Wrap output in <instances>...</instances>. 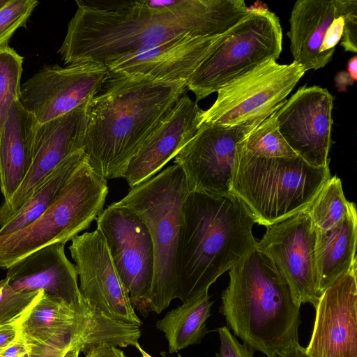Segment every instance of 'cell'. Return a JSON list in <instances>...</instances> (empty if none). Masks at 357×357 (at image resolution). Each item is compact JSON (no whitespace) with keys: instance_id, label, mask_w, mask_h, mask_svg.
<instances>
[{"instance_id":"cell-44","label":"cell","mask_w":357,"mask_h":357,"mask_svg":"<svg viewBox=\"0 0 357 357\" xmlns=\"http://www.w3.org/2000/svg\"><path fill=\"white\" fill-rule=\"evenodd\" d=\"M305 357H307V356H305Z\"/></svg>"},{"instance_id":"cell-23","label":"cell","mask_w":357,"mask_h":357,"mask_svg":"<svg viewBox=\"0 0 357 357\" xmlns=\"http://www.w3.org/2000/svg\"><path fill=\"white\" fill-rule=\"evenodd\" d=\"M357 213L349 204L347 213L333 227L316 229L315 269L320 295L337 279L357 264Z\"/></svg>"},{"instance_id":"cell-26","label":"cell","mask_w":357,"mask_h":357,"mask_svg":"<svg viewBox=\"0 0 357 357\" xmlns=\"http://www.w3.org/2000/svg\"><path fill=\"white\" fill-rule=\"evenodd\" d=\"M350 202L343 192L341 180L330 177L306 209L318 230H327L336 225L347 213Z\"/></svg>"},{"instance_id":"cell-32","label":"cell","mask_w":357,"mask_h":357,"mask_svg":"<svg viewBox=\"0 0 357 357\" xmlns=\"http://www.w3.org/2000/svg\"><path fill=\"white\" fill-rule=\"evenodd\" d=\"M28 344L30 357H79V353L82 352L81 346L77 343H71L63 347Z\"/></svg>"},{"instance_id":"cell-24","label":"cell","mask_w":357,"mask_h":357,"mask_svg":"<svg viewBox=\"0 0 357 357\" xmlns=\"http://www.w3.org/2000/svg\"><path fill=\"white\" fill-rule=\"evenodd\" d=\"M212 305L206 291L182 303L156 322V327L165 334L170 354L202 342L208 333L206 322Z\"/></svg>"},{"instance_id":"cell-12","label":"cell","mask_w":357,"mask_h":357,"mask_svg":"<svg viewBox=\"0 0 357 357\" xmlns=\"http://www.w3.org/2000/svg\"><path fill=\"white\" fill-rule=\"evenodd\" d=\"M108 77L107 67L96 62L46 65L20 86L19 101L44 123L96 96Z\"/></svg>"},{"instance_id":"cell-6","label":"cell","mask_w":357,"mask_h":357,"mask_svg":"<svg viewBox=\"0 0 357 357\" xmlns=\"http://www.w3.org/2000/svg\"><path fill=\"white\" fill-rule=\"evenodd\" d=\"M189 192L181 168L174 164L129 190L112 203L138 215L152 239L155 268L149 312L161 313L176 298V264L182 210Z\"/></svg>"},{"instance_id":"cell-30","label":"cell","mask_w":357,"mask_h":357,"mask_svg":"<svg viewBox=\"0 0 357 357\" xmlns=\"http://www.w3.org/2000/svg\"><path fill=\"white\" fill-rule=\"evenodd\" d=\"M39 2L36 0H10L0 10V48L8 45L17 29L26 24Z\"/></svg>"},{"instance_id":"cell-40","label":"cell","mask_w":357,"mask_h":357,"mask_svg":"<svg viewBox=\"0 0 357 357\" xmlns=\"http://www.w3.org/2000/svg\"><path fill=\"white\" fill-rule=\"evenodd\" d=\"M347 71L356 82L357 79V56L356 55L349 60Z\"/></svg>"},{"instance_id":"cell-25","label":"cell","mask_w":357,"mask_h":357,"mask_svg":"<svg viewBox=\"0 0 357 357\" xmlns=\"http://www.w3.org/2000/svg\"><path fill=\"white\" fill-rule=\"evenodd\" d=\"M86 159L82 150L63 160L22 207L0 227V237L13 234L38 218L54 201Z\"/></svg>"},{"instance_id":"cell-31","label":"cell","mask_w":357,"mask_h":357,"mask_svg":"<svg viewBox=\"0 0 357 357\" xmlns=\"http://www.w3.org/2000/svg\"><path fill=\"white\" fill-rule=\"evenodd\" d=\"M217 331L220 346L215 357H254L255 350L243 342L240 343L227 326L220 327Z\"/></svg>"},{"instance_id":"cell-29","label":"cell","mask_w":357,"mask_h":357,"mask_svg":"<svg viewBox=\"0 0 357 357\" xmlns=\"http://www.w3.org/2000/svg\"><path fill=\"white\" fill-rule=\"evenodd\" d=\"M43 294V291L20 292L13 289L6 278L0 280V324L26 314Z\"/></svg>"},{"instance_id":"cell-7","label":"cell","mask_w":357,"mask_h":357,"mask_svg":"<svg viewBox=\"0 0 357 357\" xmlns=\"http://www.w3.org/2000/svg\"><path fill=\"white\" fill-rule=\"evenodd\" d=\"M107 193V180L91 169L86 159L38 218L0 237V268L7 269L51 244L66 243L89 228L102 211Z\"/></svg>"},{"instance_id":"cell-11","label":"cell","mask_w":357,"mask_h":357,"mask_svg":"<svg viewBox=\"0 0 357 357\" xmlns=\"http://www.w3.org/2000/svg\"><path fill=\"white\" fill-rule=\"evenodd\" d=\"M316 228L307 210L266 226L256 249L275 264L295 302L315 307L320 297L315 269Z\"/></svg>"},{"instance_id":"cell-19","label":"cell","mask_w":357,"mask_h":357,"mask_svg":"<svg viewBox=\"0 0 357 357\" xmlns=\"http://www.w3.org/2000/svg\"><path fill=\"white\" fill-rule=\"evenodd\" d=\"M65 244L53 243L23 257L6 269V278L17 291H42L80 312H90L96 308L82 296L75 266L66 255Z\"/></svg>"},{"instance_id":"cell-41","label":"cell","mask_w":357,"mask_h":357,"mask_svg":"<svg viewBox=\"0 0 357 357\" xmlns=\"http://www.w3.org/2000/svg\"><path fill=\"white\" fill-rule=\"evenodd\" d=\"M135 347L139 351V352L142 354V357H152L150 354H149L147 352H146L139 345L138 343Z\"/></svg>"},{"instance_id":"cell-34","label":"cell","mask_w":357,"mask_h":357,"mask_svg":"<svg viewBox=\"0 0 357 357\" xmlns=\"http://www.w3.org/2000/svg\"><path fill=\"white\" fill-rule=\"evenodd\" d=\"M344 15H337L328 29L320 48V53L330 59L335 52V46L342 37Z\"/></svg>"},{"instance_id":"cell-27","label":"cell","mask_w":357,"mask_h":357,"mask_svg":"<svg viewBox=\"0 0 357 357\" xmlns=\"http://www.w3.org/2000/svg\"><path fill=\"white\" fill-rule=\"evenodd\" d=\"M249 153L261 158L298 156L279 131L275 112L254 127L239 142Z\"/></svg>"},{"instance_id":"cell-21","label":"cell","mask_w":357,"mask_h":357,"mask_svg":"<svg viewBox=\"0 0 357 357\" xmlns=\"http://www.w3.org/2000/svg\"><path fill=\"white\" fill-rule=\"evenodd\" d=\"M355 0H298L289 18L290 51L305 71L325 67L331 59L320 53L333 20L345 15Z\"/></svg>"},{"instance_id":"cell-37","label":"cell","mask_w":357,"mask_h":357,"mask_svg":"<svg viewBox=\"0 0 357 357\" xmlns=\"http://www.w3.org/2000/svg\"><path fill=\"white\" fill-rule=\"evenodd\" d=\"M29 349V344L20 331L17 337L10 344L0 350V357H19Z\"/></svg>"},{"instance_id":"cell-13","label":"cell","mask_w":357,"mask_h":357,"mask_svg":"<svg viewBox=\"0 0 357 357\" xmlns=\"http://www.w3.org/2000/svg\"><path fill=\"white\" fill-rule=\"evenodd\" d=\"M258 124L199 125L195 136L174 158L184 173L189 192L229 194L236 145Z\"/></svg>"},{"instance_id":"cell-2","label":"cell","mask_w":357,"mask_h":357,"mask_svg":"<svg viewBox=\"0 0 357 357\" xmlns=\"http://www.w3.org/2000/svg\"><path fill=\"white\" fill-rule=\"evenodd\" d=\"M105 90L90 99L83 152L103 178H123L131 159L187 89L184 82H160L109 73Z\"/></svg>"},{"instance_id":"cell-43","label":"cell","mask_w":357,"mask_h":357,"mask_svg":"<svg viewBox=\"0 0 357 357\" xmlns=\"http://www.w3.org/2000/svg\"><path fill=\"white\" fill-rule=\"evenodd\" d=\"M19 357H30L29 349L21 354Z\"/></svg>"},{"instance_id":"cell-4","label":"cell","mask_w":357,"mask_h":357,"mask_svg":"<svg viewBox=\"0 0 357 357\" xmlns=\"http://www.w3.org/2000/svg\"><path fill=\"white\" fill-rule=\"evenodd\" d=\"M229 275L220 312L235 336L267 357L298 343L301 306L268 257L255 249Z\"/></svg>"},{"instance_id":"cell-14","label":"cell","mask_w":357,"mask_h":357,"mask_svg":"<svg viewBox=\"0 0 357 357\" xmlns=\"http://www.w3.org/2000/svg\"><path fill=\"white\" fill-rule=\"evenodd\" d=\"M70 241L68 248L83 298L112 319L141 326L142 322L135 313L100 231L84 232Z\"/></svg>"},{"instance_id":"cell-18","label":"cell","mask_w":357,"mask_h":357,"mask_svg":"<svg viewBox=\"0 0 357 357\" xmlns=\"http://www.w3.org/2000/svg\"><path fill=\"white\" fill-rule=\"evenodd\" d=\"M222 34L175 38L124 55L109 61L105 66L111 75L187 84L218 45Z\"/></svg>"},{"instance_id":"cell-16","label":"cell","mask_w":357,"mask_h":357,"mask_svg":"<svg viewBox=\"0 0 357 357\" xmlns=\"http://www.w3.org/2000/svg\"><path fill=\"white\" fill-rule=\"evenodd\" d=\"M333 107V97L326 89L303 86L275 111L282 136L314 167L328 165Z\"/></svg>"},{"instance_id":"cell-10","label":"cell","mask_w":357,"mask_h":357,"mask_svg":"<svg viewBox=\"0 0 357 357\" xmlns=\"http://www.w3.org/2000/svg\"><path fill=\"white\" fill-rule=\"evenodd\" d=\"M96 225L132 306L147 313L155 268L148 227L135 213L113 204L99 214Z\"/></svg>"},{"instance_id":"cell-33","label":"cell","mask_w":357,"mask_h":357,"mask_svg":"<svg viewBox=\"0 0 357 357\" xmlns=\"http://www.w3.org/2000/svg\"><path fill=\"white\" fill-rule=\"evenodd\" d=\"M357 1L344 15V31L340 45L347 52L356 53L357 43Z\"/></svg>"},{"instance_id":"cell-20","label":"cell","mask_w":357,"mask_h":357,"mask_svg":"<svg viewBox=\"0 0 357 357\" xmlns=\"http://www.w3.org/2000/svg\"><path fill=\"white\" fill-rule=\"evenodd\" d=\"M202 109L185 93L161 120L130 161L123 178L130 188L155 176L195 136Z\"/></svg>"},{"instance_id":"cell-39","label":"cell","mask_w":357,"mask_h":357,"mask_svg":"<svg viewBox=\"0 0 357 357\" xmlns=\"http://www.w3.org/2000/svg\"><path fill=\"white\" fill-rule=\"evenodd\" d=\"M275 357H305L304 347L297 343L286 348Z\"/></svg>"},{"instance_id":"cell-17","label":"cell","mask_w":357,"mask_h":357,"mask_svg":"<svg viewBox=\"0 0 357 357\" xmlns=\"http://www.w3.org/2000/svg\"><path fill=\"white\" fill-rule=\"evenodd\" d=\"M356 266L321 294L307 357H357Z\"/></svg>"},{"instance_id":"cell-3","label":"cell","mask_w":357,"mask_h":357,"mask_svg":"<svg viewBox=\"0 0 357 357\" xmlns=\"http://www.w3.org/2000/svg\"><path fill=\"white\" fill-rule=\"evenodd\" d=\"M254 218L232 194L188 192L183 205L176 264V298L208 291L224 273L256 249Z\"/></svg>"},{"instance_id":"cell-22","label":"cell","mask_w":357,"mask_h":357,"mask_svg":"<svg viewBox=\"0 0 357 357\" xmlns=\"http://www.w3.org/2000/svg\"><path fill=\"white\" fill-rule=\"evenodd\" d=\"M38 122L20 102H14L0 137V189L3 202L20 185L32 160Z\"/></svg>"},{"instance_id":"cell-42","label":"cell","mask_w":357,"mask_h":357,"mask_svg":"<svg viewBox=\"0 0 357 357\" xmlns=\"http://www.w3.org/2000/svg\"><path fill=\"white\" fill-rule=\"evenodd\" d=\"M10 0H0V10H1Z\"/></svg>"},{"instance_id":"cell-1","label":"cell","mask_w":357,"mask_h":357,"mask_svg":"<svg viewBox=\"0 0 357 357\" xmlns=\"http://www.w3.org/2000/svg\"><path fill=\"white\" fill-rule=\"evenodd\" d=\"M58 52L66 65L109 61L185 36L221 35L248 13L243 0H140L112 6L76 1Z\"/></svg>"},{"instance_id":"cell-8","label":"cell","mask_w":357,"mask_h":357,"mask_svg":"<svg viewBox=\"0 0 357 357\" xmlns=\"http://www.w3.org/2000/svg\"><path fill=\"white\" fill-rule=\"evenodd\" d=\"M282 31L277 15L266 8H249L248 14L224 33L218 45L186 84L196 102L282 52Z\"/></svg>"},{"instance_id":"cell-36","label":"cell","mask_w":357,"mask_h":357,"mask_svg":"<svg viewBox=\"0 0 357 357\" xmlns=\"http://www.w3.org/2000/svg\"><path fill=\"white\" fill-rule=\"evenodd\" d=\"M84 353L85 357H126L118 347L105 342L92 346Z\"/></svg>"},{"instance_id":"cell-35","label":"cell","mask_w":357,"mask_h":357,"mask_svg":"<svg viewBox=\"0 0 357 357\" xmlns=\"http://www.w3.org/2000/svg\"><path fill=\"white\" fill-rule=\"evenodd\" d=\"M29 312L14 321L0 324V350L10 344L17 337L20 332L21 324Z\"/></svg>"},{"instance_id":"cell-5","label":"cell","mask_w":357,"mask_h":357,"mask_svg":"<svg viewBox=\"0 0 357 357\" xmlns=\"http://www.w3.org/2000/svg\"><path fill=\"white\" fill-rule=\"evenodd\" d=\"M330 177L328 165L314 167L299 156L257 157L238 143L230 193L266 227L306 210Z\"/></svg>"},{"instance_id":"cell-38","label":"cell","mask_w":357,"mask_h":357,"mask_svg":"<svg viewBox=\"0 0 357 357\" xmlns=\"http://www.w3.org/2000/svg\"><path fill=\"white\" fill-rule=\"evenodd\" d=\"M335 84L340 92L347 91L349 86L353 85L355 81L346 70L339 72L335 77Z\"/></svg>"},{"instance_id":"cell-28","label":"cell","mask_w":357,"mask_h":357,"mask_svg":"<svg viewBox=\"0 0 357 357\" xmlns=\"http://www.w3.org/2000/svg\"><path fill=\"white\" fill-rule=\"evenodd\" d=\"M23 61L8 45L0 48V137L12 104L20 99Z\"/></svg>"},{"instance_id":"cell-9","label":"cell","mask_w":357,"mask_h":357,"mask_svg":"<svg viewBox=\"0 0 357 357\" xmlns=\"http://www.w3.org/2000/svg\"><path fill=\"white\" fill-rule=\"evenodd\" d=\"M305 72L295 61H266L221 87L212 106L204 110L199 125L259 123L284 103Z\"/></svg>"},{"instance_id":"cell-15","label":"cell","mask_w":357,"mask_h":357,"mask_svg":"<svg viewBox=\"0 0 357 357\" xmlns=\"http://www.w3.org/2000/svg\"><path fill=\"white\" fill-rule=\"evenodd\" d=\"M90 99L66 114L38 123L28 172L9 200L0 206L1 227L22 207L63 160L83 149Z\"/></svg>"}]
</instances>
